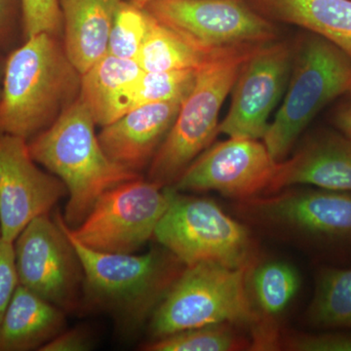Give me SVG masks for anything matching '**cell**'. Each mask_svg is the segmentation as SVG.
<instances>
[{
    "label": "cell",
    "instance_id": "20",
    "mask_svg": "<svg viewBox=\"0 0 351 351\" xmlns=\"http://www.w3.org/2000/svg\"><path fill=\"white\" fill-rule=\"evenodd\" d=\"M64 323L63 309L19 284L0 322V351L40 350Z\"/></svg>",
    "mask_w": 351,
    "mask_h": 351
},
{
    "label": "cell",
    "instance_id": "4",
    "mask_svg": "<svg viewBox=\"0 0 351 351\" xmlns=\"http://www.w3.org/2000/svg\"><path fill=\"white\" fill-rule=\"evenodd\" d=\"M346 93H351L350 57L326 39L307 32L294 48L282 105L263 138L274 160L287 158L317 113Z\"/></svg>",
    "mask_w": 351,
    "mask_h": 351
},
{
    "label": "cell",
    "instance_id": "25",
    "mask_svg": "<svg viewBox=\"0 0 351 351\" xmlns=\"http://www.w3.org/2000/svg\"><path fill=\"white\" fill-rule=\"evenodd\" d=\"M149 23L151 16L145 9L122 0L110 29L108 54L137 61Z\"/></svg>",
    "mask_w": 351,
    "mask_h": 351
},
{
    "label": "cell",
    "instance_id": "12",
    "mask_svg": "<svg viewBox=\"0 0 351 351\" xmlns=\"http://www.w3.org/2000/svg\"><path fill=\"white\" fill-rule=\"evenodd\" d=\"M293 59L294 47L278 39L252 52L240 68L219 133L263 140L270 114L287 88Z\"/></svg>",
    "mask_w": 351,
    "mask_h": 351
},
{
    "label": "cell",
    "instance_id": "27",
    "mask_svg": "<svg viewBox=\"0 0 351 351\" xmlns=\"http://www.w3.org/2000/svg\"><path fill=\"white\" fill-rule=\"evenodd\" d=\"M24 40L43 32L62 36L63 19L59 0H22Z\"/></svg>",
    "mask_w": 351,
    "mask_h": 351
},
{
    "label": "cell",
    "instance_id": "32",
    "mask_svg": "<svg viewBox=\"0 0 351 351\" xmlns=\"http://www.w3.org/2000/svg\"><path fill=\"white\" fill-rule=\"evenodd\" d=\"M334 124L339 132L351 138V104L337 110L334 115Z\"/></svg>",
    "mask_w": 351,
    "mask_h": 351
},
{
    "label": "cell",
    "instance_id": "35",
    "mask_svg": "<svg viewBox=\"0 0 351 351\" xmlns=\"http://www.w3.org/2000/svg\"><path fill=\"white\" fill-rule=\"evenodd\" d=\"M350 95H351V93H350Z\"/></svg>",
    "mask_w": 351,
    "mask_h": 351
},
{
    "label": "cell",
    "instance_id": "22",
    "mask_svg": "<svg viewBox=\"0 0 351 351\" xmlns=\"http://www.w3.org/2000/svg\"><path fill=\"white\" fill-rule=\"evenodd\" d=\"M215 57L151 16L137 62L145 71H182L199 69Z\"/></svg>",
    "mask_w": 351,
    "mask_h": 351
},
{
    "label": "cell",
    "instance_id": "33",
    "mask_svg": "<svg viewBox=\"0 0 351 351\" xmlns=\"http://www.w3.org/2000/svg\"><path fill=\"white\" fill-rule=\"evenodd\" d=\"M7 59V53L0 51V97H1L2 84H3L4 69Z\"/></svg>",
    "mask_w": 351,
    "mask_h": 351
},
{
    "label": "cell",
    "instance_id": "11",
    "mask_svg": "<svg viewBox=\"0 0 351 351\" xmlns=\"http://www.w3.org/2000/svg\"><path fill=\"white\" fill-rule=\"evenodd\" d=\"M15 244L19 283L63 311L77 306L83 290L80 257L56 219H32Z\"/></svg>",
    "mask_w": 351,
    "mask_h": 351
},
{
    "label": "cell",
    "instance_id": "17",
    "mask_svg": "<svg viewBox=\"0 0 351 351\" xmlns=\"http://www.w3.org/2000/svg\"><path fill=\"white\" fill-rule=\"evenodd\" d=\"M300 285L299 274L290 263L267 261L252 265L248 274V292L253 313L251 350L280 348L281 336L276 320L290 306Z\"/></svg>",
    "mask_w": 351,
    "mask_h": 351
},
{
    "label": "cell",
    "instance_id": "18",
    "mask_svg": "<svg viewBox=\"0 0 351 351\" xmlns=\"http://www.w3.org/2000/svg\"><path fill=\"white\" fill-rule=\"evenodd\" d=\"M144 73L137 61L107 54L82 75L80 98L97 125H108L130 112Z\"/></svg>",
    "mask_w": 351,
    "mask_h": 351
},
{
    "label": "cell",
    "instance_id": "23",
    "mask_svg": "<svg viewBox=\"0 0 351 351\" xmlns=\"http://www.w3.org/2000/svg\"><path fill=\"white\" fill-rule=\"evenodd\" d=\"M307 317L316 327L351 330V267L320 270Z\"/></svg>",
    "mask_w": 351,
    "mask_h": 351
},
{
    "label": "cell",
    "instance_id": "16",
    "mask_svg": "<svg viewBox=\"0 0 351 351\" xmlns=\"http://www.w3.org/2000/svg\"><path fill=\"white\" fill-rule=\"evenodd\" d=\"M302 184L351 193V138L331 131L311 136L277 163L267 195Z\"/></svg>",
    "mask_w": 351,
    "mask_h": 351
},
{
    "label": "cell",
    "instance_id": "21",
    "mask_svg": "<svg viewBox=\"0 0 351 351\" xmlns=\"http://www.w3.org/2000/svg\"><path fill=\"white\" fill-rule=\"evenodd\" d=\"M270 20L317 34L351 60V0H253Z\"/></svg>",
    "mask_w": 351,
    "mask_h": 351
},
{
    "label": "cell",
    "instance_id": "13",
    "mask_svg": "<svg viewBox=\"0 0 351 351\" xmlns=\"http://www.w3.org/2000/svg\"><path fill=\"white\" fill-rule=\"evenodd\" d=\"M277 161L263 142L228 137L208 147L175 182L178 193L213 191L239 201L267 195Z\"/></svg>",
    "mask_w": 351,
    "mask_h": 351
},
{
    "label": "cell",
    "instance_id": "31",
    "mask_svg": "<svg viewBox=\"0 0 351 351\" xmlns=\"http://www.w3.org/2000/svg\"><path fill=\"white\" fill-rule=\"evenodd\" d=\"M92 348V339L85 330L61 332L40 348L41 351H85Z\"/></svg>",
    "mask_w": 351,
    "mask_h": 351
},
{
    "label": "cell",
    "instance_id": "9",
    "mask_svg": "<svg viewBox=\"0 0 351 351\" xmlns=\"http://www.w3.org/2000/svg\"><path fill=\"white\" fill-rule=\"evenodd\" d=\"M144 9L210 56L253 52L278 39L272 20L245 0H154Z\"/></svg>",
    "mask_w": 351,
    "mask_h": 351
},
{
    "label": "cell",
    "instance_id": "3",
    "mask_svg": "<svg viewBox=\"0 0 351 351\" xmlns=\"http://www.w3.org/2000/svg\"><path fill=\"white\" fill-rule=\"evenodd\" d=\"M55 219L82 263L84 301L112 314L123 327L133 329L151 317L186 267L162 246L140 256L92 250L69 233L61 215Z\"/></svg>",
    "mask_w": 351,
    "mask_h": 351
},
{
    "label": "cell",
    "instance_id": "19",
    "mask_svg": "<svg viewBox=\"0 0 351 351\" xmlns=\"http://www.w3.org/2000/svg\"><path fill=\"white\" fill-rule=\"evenodd\" d=\"M64 50L83 75L108 54V38L122 0H59Z\"/></svg>",
    "mask_w": 351,
    "mask_h": 351
},
{
    "label": "cell",
    "instance_id": "14",
    "mask_svg": "<svg viewBox=\"0 0 351 351\" xmlns=\"http://www.w3.org/2000/svg\"><path fill=\"white\" fill-rule=\"evenodd\" d=\"M66 195L59 178L36 165L27 140L0 135V232L4 239L15 242L32 219L49 214Z\"/></svg>",
    "mask_w": 351,
    "mask_h": 351
},
{
    "label": "cell",
    "instance_id": "24",
    "mask_svg": "<svg viewBox=\"0 0 351 351\" xmlns=\"http://www.w3.org/2000/svg\"><path fill=\"white\" fill-rule=\"evenodd\" d=\"M233 324L193 328L154 339L144 346L149 351H233L251 348V343L233 330Z\"/></svg>",
    "mask_w": 351,
    "mask_h": 351
},
{
    "label": "cell",
    "instance_id": "26",
    "mask_svg": "<svg viewBox=\"0 0 351 351\" xmlns=\"http://www.w3.org/2000/svg\"><path fill=\"white\" fill-rule=\"evenodd\" d=\"M197 71L198 69L145 71L138 82L134 108L160 101L184 100L195 86Z\"/></svg>",
    "mask_w": 351,
    "mask_h": 351
},
{
    "label": "cell",
    "instance_id": "28",
    "mask_svg": "<svg viewBox=\"0 0 351 351\" xmlns=\"http://www.w3.org/2000/svg\"><path fill=\"white\" fill-rule=\"evenodd\" d=\"M294 351H351V332L295 334L281 341L280 348Z\"/></svg>",
    "mask_w": 351,
    "mask_h": 351
},
{
    "label": "cell",
    "instance_id": "5",
    "mask_svg": "<svg viewBox=\"0 0 351 351\" xmlns=\"http://www.w3.org/2000/svg\"><path fill=\"white\" fill-rule=\"evenodd\" d=\"M249 269L214 263L184 267L151 316L152 338L207 325L228 323L251 326Z\"/></svg>",
    "mask_w": 351,
    "mask_h": 351
},
{
    "label": "cell",
    "instance_id": "2",
    "mask_svg": "<svg viewBox=\"0 0 351 351\" xmlns=\"http://www.w3.org/2000/svg\"><path fill=\"white\" fill-rule=\"evenodd\" d=\"M96 122L78 98L49 127L27 141L36 163L59 178L69 199L64 221L75 228L106 191L141 175L107 156L95 132Z\"/></svg>",
    "mask_w": 351,
    "mask_h": 351
},
{
    "label": "cell",
    "instance_id": "1",
    "mask_svg": "<svg viewBox=\"0 0 351 351\" xmlns=\"http://www.w3.org/2000/svg\"><path fill=\"white\" fill-rule=\"evenodd\" d=\"M82 75L62 36L43 32L7 54L0 97V135L31 140L49 128L80 93Z\"/></svg>",
    "mask_w": 351,
    "mask_h": 351
},
{
    "label": "cell",
    "instance_id": "8",
    "mask_svg": "<svg viewBox=\"0 0 351 351\" xmlns=\"http://www.w3.org/2000/svg\"><path fill=\"white\" fill-rule=\"evenodd\" d=\"M154 237L186 267L214 263L242 269L256 263L257 246L246 226L214 201L181 195L175 189Z\"/></svg>",
    "mask_w": 351,
    "mask_h": 351
},
{
    "label": "cell",
    "instance_id": "10",
    "mask_svg": "<svg viewBox=\"0 0 351 351\" xmlns=\"http://www.w3.org/2000/svg\"><path fill=\"white\" fill-rule=\"evenodd\" d=\"M173 193L142 177L124 182L103 193L80 226H66L92 250L132 254L154 237Z\"/></svg>",
    "mask_w": 351,
    "mask_h": 351
},
{
    "label": "cell",
    "instance_id": "6",
    "mask_svg": "<svg viewBox=\"0 0 351 351\" xmlns=\"http://www.w3.org/2000/svg\"><path fill=\"white\" fill-rule=\"evenodd\" d=\"M251 53L217 56L198 69L195 86L182 101L172 128L147 167V180L171 188L210 147L219 133L223 101Z\"/></svg>",
    "mask_w": 351,
    "mask_h": 351
},
{
    "label": "cell",
    "instance_id": "34",
    "mask_svg": "<svg viewBox=\"0 0 351 351\" xmlns=\"http://www.w3.org/2000/svg\"><path fill=\"white\" fill-rule=\"evenodd\" d=\"M126 1L133 4V5L138 7V8L144 9L147 4L151 3L154 0H126Z\"/></svg>",
    "mask_w": 351,
    "mask_h": 351
},
{
    "label": "cell",
    "instance_id": "7",
    "mask_svg": "<svg viewBox=\"0 0 351 351\" xmlns=\"http://www.w3.org/2000/svg\"><path fill=\"white\" fill-rule=\"evenodd\" d=\"M237 211L252 225L299 240L326 254H351V193L287 189L239 201Z\"/></svg>",
    "mask_w": 351,
    "mask_h": 351
},
{
    "label": "cell",
    "instance_id": "15",
    "mask_svg": "<svg viewBox=\"0 0 351 351\" xmlns=\"http://www.w3.org/2000/svg\"><path fill=\"white\" fill-rule=\"evenodd\" d=\"M184 100L160 101L134 108L101 127L99 141L115 163L133 172L149 167L172 128Z\"/></svg>",
    "mask_w": 351,
    "mask_h": 351
},
{
    "label": "cell",
    "instance_id": "29",
    "mask_svg": "<svg viewBox=\"0 0 351 351\" xmlns=\"http://www.w3.org/2000/svg\"><path fill=\"white\" fill-rule=\"evenodd\" d=\"M19 284L15 244L0 232V322Z\"/></svg>",
    "mask_w": 351,
    "mask_h": 351
},
{
    "label": "cell",
    "instance_id": "30",
    "mask_svg": "<svg viewBox=\"0 0 351 351\" xmlns=\"http://www.w3.org/2000/svg\"><path fill=\"white\" fill-rule=\"evenodd\" d=\"M24 41L22 0H0V51L8 54Z\"/></svg>",
    "mask_w": 351,
    "mask_h": 351
}]
</instances>
